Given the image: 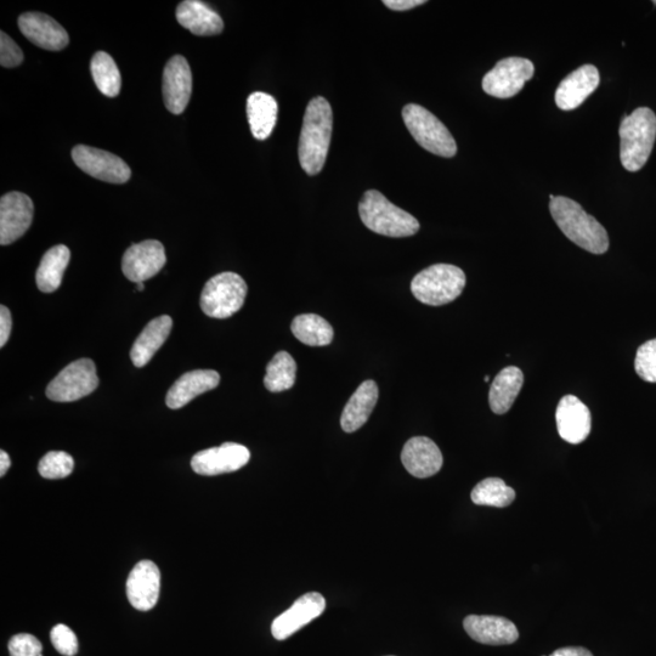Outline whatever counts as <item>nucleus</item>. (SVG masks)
<instances>
[{
    "label": "nucleus",
    "instance_id": "f704fd0d",
    "mask_svg": "<svg viewBox=\"0 0 656 656\" xmlns=\"http://www.w3.org/2000/svg\"><path fill=\"white\" fill-rule=\"evenodd\" d=\"M52 643L58 652L65 656H75L78 653V639L69 626L56 625L52 630Z\"/></svg>",
    "mask_w": 656,
    "mask_h": 656
},
{
    "label": "nucleus",
    "instance_id": "0eeeda50",
    "mask_svg": "<svg viewBox=\"0 0 656 656\" xmlns=\"http://www.w3.org/2000/svg\"><path fill=\"white\" fill-rule=\"evenodd\" d=\"M248 287L235 273L218 274L207 282L201 294V309L209 318L228 319L245 304Z\"/></svg>",
    "mask_w": 656,
    "mask_h": 656
},
{
    "label": "nucleus",
    "instance_id": "f257e3e1",
    "mask_svg": "<svg viewBox=\"0 0 656 656\" xmlns=\"http://www.w3.org/2000/svg\"><path fill=\"white\" fill-rule=\"evenodd\" d=\"M333 129V112L330 103L322 96L308 104L303 118L298 155L303 171L316 175L325 166Z\"/></svg>",
    "mask_w": 656,
    "mask_h": 656
},
{
    "label": "nucleus",
    "instance_id": "2eb2a0df",
    "mask_svg": "<svg viewBox=\"0 0 656 656\" xmlns=\"http://www.w3.org/2000/svg\"><path fill=\"white\" fill-rule=\"evenodd\" d=\"M192 93V73L188 60L175 55L163 71V99L167 110L180 115L188 106Z\"/></svg>",
    "mask_w": 656,
    "mask_h": 656
},
{
    "label": "nucleus",
    "instance_id": "e433bc0d",
    "mask_svg": "<svg viewBox=\"0 0 656 656\" xmlns=\"http://www.w3.org/2000/svg\"><path fill=\"white\" fill-rule=\"evenodd\" d=\"M0 35V65L7 69L20 66L24 61V53L19 45L7 33L2 32Z\"/></svg>",
    "mask_w": 656,
    "mask_h": 656
},
{
    "label": "nucleus",
    "instance_id": "f3484780",
    "mask_svg": "<svg viewBox=\"0 0 656 656\" xmlns=\"http://www.w3.org/2000/svg\"><path fill=\"white\" fill-rule=\"evenodd\" d=\"M22 35L37 47L60 52L69 45V33L58 21L42 13H26L19 18Z\"/></svg>",
    "mask_w": 656,
    "mask_h": 656
},
{
    "label": "nucleus",
    "instance_id": "f03ea898",
    "mask_svg": "<svg viewBox=\"0 0 656 656\" xmlns=\"http://www.w3.org/2000/svg\"><path fill=\"white\" fill-rule=\"evenodd\" d=\"M550 197L551 216L571 242L593 254H603L609 250L607 230L596 218L587 214L580 203L564 196Z\"/></svg>",
    "mask_w": 656,
    "mask_h": 656
},
{
    "label": "nucleus",
    "instance_id": "a19ab883",
    "mask_svg": "<svg viewBox=\"0 0 656 656\" xmlns=\"http://www.w3.org/2000/svg\"><path fill=\"white\" fill-rule=\"evenodd\" d=\"M11 466L10 457L4 450L0 451V477H4Z\"/></svg>",
    "mask_w": 656,
    "mask_h": 656
},
{
    "label": "nucleus",
    "instance_id": "4be33fe9",
    "mask_svg": "<svg viewBox=\"0 0 656 656\" xmlns=\"http://www.w3.org/2000/svg\"><path fill=\"white\" fill-rule=\"evenodd\" d=\"M219 383L220 376L217 371L195 370L186 372L168 390L167 406L173 410L182 409L199 395L216 389Z\"/></svg>",
    "mask_w": 656,
    "mask_h": 656
},
{
    "label": "nucleus",
    "instance_id": "2f4dec72",
    "mask_svg": "<svg viewBox=\"0 0 656 656\" xmlns=\"http://www.w3.org/2000/svg\"><path fill=\"white\" fill-rule=\"evenodd\" d=\"M471 499L478 506L505 508L516 500V491L500 478H486L475 485Z\"/></svg>",
    "mask_w": 656,
    "mask_h": 656
},
{
    "label": "nucleus",
    "instance_id": "f8f14e48",
    "mask_svg": "<svg viewBox=\"0 0 656 656\" xmlns=\"http://www.w3.org/2000/svg\"><path fill=\"white\" fill-rule=\"evenodd\" d=\"M166 262L162 243L147 240L128 248L122 259V271L129 281L139 284L160 273Z\"/></svg>",
    "mask_w": 656,
    "mask_h": 656
},
{
    "label": "nucleus",
    "instance_id": "58836bf2",
    "mask_svg": "<svg viewBox=\"0 0 656 656\" xmlns=\"http://www.w3.org/2000/svg\"><path fill=\"white\" fill-rule=\"evenodd\" d=\"M426 3V0H384L383 2L387 8L395 11L411 10Z\"/></svg>",
    "mask_w": 656,
    "mask_h": 656
},
{
    "label": "nucleus",
    "instance_id": "5701e85b",
    "mask_svg": "<svg viewBox=\"0 0 656 656\" xmlns=\"http://www.w3.org/2000/svg\"><path fill=\"white\" fill-rule=\"evenodd\" d=\"M177 20L195 36H217L224 30V21L216 10L199 0H185L178 5Z\"/></svg>",
    "mask_w": 656,
    "mask_h": 656
},
{
    "label": "nucleus",
    "instance_id": "37998d69",
    "mask_svg": "<svg viewBox=\"0 0 656 656\" xmlns=\"http://www.w3.org/2000/svg\"><path fill=\"white\" fill-rule=\"evenodd\" d=\"M484 381H485V382H489V381H490V377H489V376H486V377L484 378Z\"/></svg>",
    "mask_w": 656,
    "mask_h": 656
},
{
    "label": "nucleus",
    "instance_id": "c756f323",
    "mask_svg": "<svg viewBox=\"0 0 656 656\" xmlns=\"http://www.w3.org/2000/svg\"><path fill=\"white\" fill-rule=\"evenodd\" d=\"M296 378V361L287 352H279L267 366L264 386L271 393H281L291 389L296 383Z\"/></svg>",
    "mask_w": 656,
    "mask_h": 656
},
{
    "label": "nucleus",
    "instance_id": "423d86ee",
    "mask_svg": "<svg viewBox=\"0 0 656 656\" xmlns=\"http://www.w3.org/2000/svg\"><path fill=\"white\" fill-rule=\"evenodd\" d=\"M405 126L424 150L431 154L451 158L457 154V144L445 124L421 105L404 107Z\"/></svg>",
    "mask_w": 656,
    "mask_h": 656
},
{
    "label": "nucleus",
    "instance_id": "72a5a7b5",
    "mask_svg": "<svg viewBox=\"0 0 656 656\" xmlns=\"http://www.w3.org/2000/svg\"><path fill=\"white\" fill-rule=\"evenodd\" d=\"M635 369L643 381L656 383V338L638 348Z\"/></svg>",
    "mask_w": 656,
    "mask_h": 656
},
{
    "label": "nucleus",
    "instance_id": "79ce46f5",
    "mask_svg": "<svg viewBox=\"0 0 656 656\" xmlns=\"http://www.w3.org/2000/svg\"><path fill=\"white\" fill-rule=\"evenodd\" d=\"M137 285H138V287H137L138 291H140V292L144 291V288H145L144 282H139V284H137Z\"/></svg>",
    "mask_w": 656,
    "mask_h": 656
},
{
    "label": "nucleus",
    "instance_id": "bb28decb",
    "mask_svg": "<svg viewBox=\"0 0 656 656\" xmlns=\"http://www.w3.org/2000/svg\"><path fill=\"white\" fill-rule=\"evenodd\" d=\"M524 384L523 371L516 366L506 367L495 377L489 393V404L496 415L511 410Z\"/></svg>",
    "mask_w": 656,
    "mask_h": 656
},
{
    "label": "nucleus",
    "instance_id": "cd10ccee",
    "mask_svg": "<svg viewBox=\"0 0 656 656\" xmlns=\"http://www.w3.org/2000/svg\"><path fill=\"white\" fill-rule=\"evenodd\" d=\"M71 252L64 245L55 246L44 254L37 270L36 281L39 290L52 293L61 286L67 265L70 263Z\"/></svg>",
    "mask_w": 656,
    "mask_h": 656
},
{
    "label": "nucleus",
    "instance_id": "39448f33",
    "mask_svg": "<svg viewBox=\"0 0 656 656\" xmlns=\"http://www.w3.org/2000/svg\"><path fill=\"white\" fill-rule=\"evenodd\" d=\"M466 282V274L462 269L450 264H435L414 277L411 292L417 301L440 307L460 297Z\"/></svg>",
    "mask_w": 656,
    "mask_h": 656
},
{
    "label": "nucleus",
    "instance_id": "6e6552de",
    "mask_svg": "<svg viewBox=\"0 0 656 656\" xmlns=\"http://www.w3.org/2000/svg\"><path fill=\"white\" fill-rule=\"evenodd\" d=\"M99 386L93 360L79 359L66 366L49 383L47 397L56 403H71L92 394Z\"/></svg>",
    "mask_w": 656,
    "mask_h": 656
},
{
    "label": "nucleus",
    "instance_id": "473e14b6",
    "mask_svg": "<svg viewBox=\"0 0 656 656\" xmlns=\"http://www.w3.org/2000/svg\"><path fill=\"white\" fill-rule=\"evenodd\" d=\"M75 469L73 457L64 451H52L38 465V472L45 479H64Z\"/></svg>",
    "mask_w": 656,
    "mask_h": 656
},
{
    "label": "nucleus",
    "instance_id": "a211bd4d",
    "mask_svg": "<svg viewBox=\"0 0 656 656\" xmlns=\"http://www.w3.org/2000/svg\"><path fill=\"white\" fill-rule=\"evenodd\" d=\"M556 422L559 435L569 444H581L591 433V412L575 395H565L559 401Z\"/></svg>",
    "mask_w": 656,
    "mask_h": 656
},
{
    "label": "nucleus",
    "instance_id": "7ed1b4c3",
    "mask_svg": "<svg viewBox=\"0 0 656 656\" xmlns=\"http://www.w3.org/2000/svg\"><path fill=\"white\" fill-rule=\"evenodd\" d=\"M620 160L629 172L646 166L656 139V116L648 107H639L620 124Z\"/></svg>",
    "mask_w": 656,
    "mask_h": 656
},
{
    "label": "nucleus",
    "instance_id": "393cba45",
    "mask_svg": "<svg viewBox=\"0 0 656 656\" xmlns=\"http://www.w3.org/2000/svg\"><path fill=\"white\" fill-rule=\"evenodd\" d=\"M378 401L375 381H365L356 389L342 412L341 426L344 432L354 433L369 421Z\"/></svg>",
    "mask_w": 656,
    "mask_h": 656
},
{
    "label": "nucleus",
    "instance_id": "1a4fd4ad",
    "mask_svg": "<svg viewBox=\"0 0 656 656\" xmlns=\"http://www.w3.org/2000/svg\"><path fill=\"white\" fill-rule=\"evenodd\" d=\"M533 62L524 58H507L497 62L483 78V89L494 98L508 99L520 93L534 77Z\"/></svg>",
    "mask_w": 656,
    "mask_h": 656
},
{
    "label": "nucleus",
    "instance_id": "4468645a",
    "mask_svg": "<svg viewBox=\"0 0 656 656\" xmlns=\"http://www.w3.org/2000/svg\"><path fill=\"white\" fill-rule=\"evenodd\" d=\"M326 601L324 596L318 592H309L298 598L290 609L274 620L271 625V633L277 641H285L294 633L303 629L311 621L319 618L325 612Z\"/></svg>",
    "mask_w": 656,
    "mask_h": 656
},
{
    "label": "nucleus",
    "instance_id": "7c9ffc66",
    "mask_svg": "<svg viewBox=\"0 0 656 656\" xmlns=\"http://www.w3.org/2000/svg\"><path fill=\"white\" fill-rule=\"evenodd\" d=\"M90 71L96 87L109 98H115L121 92L122 78L115 60L105 52H98L93 56Z\"/></svg>",
    "mask_w": 656,
    "mask_h": 656
},
{
    "label": "nucleus",
    "instance_id": "dca6fc26",
    "mask_svg": "<svg viewBox=\"0 0 656 656\" xmlns=\"http://www.w3.org/2000/svg\"><path fill=\"white\" fill-rule=\"evenodd\" d=\"M160 591L161 571L157 565L151 561L135 565L127 580L129 603L140 612H149L155 608Z\"/></svg>",
    "mask_w": 656,
    "mask_h": 656
},
{
    "label": "nucleus",
    "instance_id": "ea45409f",
    "mask_svg": "<svg viewBox=\"0 0 656 656\" xmlns=\"http://www.w3.org/2000/svg\"><path fill=\"white\" fill-rule=\"evenodd\" d=\"M550 656H593L590 650L581 647H567L557 649Z\"/></svg>",
    "mask_w": 656,
    "mask_h": 656
},
{
    "label": "nucleus",
    "instance_id": "6ab92c4d",
    "mask_svg": "<svg viewBox=\"0 0 656 656\" xmlns=\"http://www.w3.org/2000/svg\"><path fill=\"white\" fill-rule=\"evenodd\" d=\"M473 641L488 646H507L517 642L519 632L512 621L494 615H469L463 621Z\"/></svg>",
    "mask_w": 656,
    "mask_h": 656
},
{
    "label": "nucleus",
    "instance_id": "a878e982",
    "mask_svg": "<svg viewBox=\"0 0 656 656\" xmlns=\"http://www.w3.org/2000/svg\"><path fill=\"white\" fill-rule=\"evenodd\" d=\"M279 116V105L274 96L256 92L248 96L247 118L253 137L257 140H267L276 126Z\"/></svg>",
    "mask_w": 656,
    "mask_h": 656
},
{
    "label": "nucleus",
    "instance_id": "9d476101",
    "mask_svg": "<svg viewBox=\"0 0 656 656\" xmlns=\"http://www.w3.org/2000/svg\"><path fill=\"white\" fill-rule=\"evenodd\" d=\"M72 158L84 173L106 183L124 184L132 177L128 164L111 152L77 145L72 150Z\"/></svg>",
    "mask_w": 656,
    "mask_h": 656
},
{
    "label": "nucleus",
    "instance_id": "20e7f679",
    "mask_svg": "<svg viewBox=\"0 0 656 656\" xmlns=\"http://www.w3.org/2000/svg\"><path fill=\"white\" fill-rule=\"evenodd\" d=\"M359 214L367 229L388 237H409L420 231V223L390 202L377 190L366 191L359 203Z\"/></svg>",
    "mask_w": 656,
    "mask_h": 656
},
{
    "label": "nucleus",
    "instance_id": "c03bdc74",
    "mask_svg": "<svg viewBox=\"0 0 656 656\" xmlns=\"http://www.w3.org/2000/svg\"><path fill=\"white\" fill-rule=\"evenodd\" d=\"M653 4H656V0H655V2H653Z\"/></svg>",
    "mask_w": 656,
    "mask_h": 656
},
{
    "label": "nucleus",
    "instance_id": "4c0bfd02",
    "mask_svg": "<svg viewBox=\"0 0 656 656\" xmlns=\"http://www.w3.org/2000/svg\"><path fill=\"white\" fill-rule=\"evenodd\" d=\"M11 328H13V320H11V314L7 307H0V347H4L7 344L10 337Z\"/></svg>",
    "mask_w": 656,
    "mask_h": 656
},
{
    "label": "nucleus",
    "instance_id": "c9c22d12",
    "mask_svg": "<svg viewBox=\"0 0 656 656\" xmlns=\"http://www.w3.org/2000/svg\"><path fill=\"white\" fill-rule=\"evenodd\" d=\"M10 656H43L42 643L35 636L20 633L10 639Z\"/></svg>",
    "mask_w": 656,
    "mask_h": 656
},
{
    "label": "nucleus",
    "instance_id": "ddd939ff",
    "mask_svg": "<svg viewBox=\"0 0 656 656\" xmlns=\"http://www.w3.org/2000/svg\"><path fill=\"white\" fill-rule=\"evenodd\" d=\"M251 460V452L241 444L225 443L212 448L197 452L192 457L191 467L200 475H219L233 473L245 467Z\"/></svg>",
    "mask_w": 656,
    "mask_h": 656
},
{
    "label": "nucleus",
    "instance_id": "c85d7f7f",
    "mask_svg": "<svg viewBox=\"0 0 656 656\" xmlns=\"http://www.w3.org/2000/svg\"><path fill=\"white\" fill-rule=\"evenodd\" d=\"M291 330L299 342L309 347H326L333 341L330 322L315 314H304L294 318Z\"/></svg>",
    "mask_w": 656,
    "mask_h": 656
},
{
    "label": "nucleus",
    "instance_id": "9b49d317",
    "mask_svg": "<svg viewBox=\"0 0 656 656\" xmlns=\"http://www.w3.org/2000/svg\"><path fill=\"white\" fill-rule=\"evenodd\" d=\"M35 214L33 202L22 192L14 191L0 200V243L8 246L30 229Z\"/></svg>",
    "mask_w": 656,
    "mask_h": 656
},
{
    "label": "nucleus",
    "instance_id": "aec40b11",
    "mask_svg": "<svg viewBox=\"0 0 656 656\" xmlns=\"http://www.w3.org/2000/svg\"><path fill=\"white\" fill-rule=\"evenodd\" d=\"M601 77L596 66L584 65L565 77L556 92V104L563 111H573L599 86Z\"/></svg>",
    "mask_w": 656,
    "mask_h": 656
},
{
    "label": "nucleus",
    "instance_id": "412c9836",
    "mask_svg": "<svg viewBox=\"0 0 656 656\" xmlns=\"http://www.w3.org/2000/svg\"><path fill=\"white\" fill-rule=\"evenodd\" d=\"M406 471L416 478H429L443 467L444 458L438 445L427 437L411 438L401 452Z\"/></svg>",
    "mask_w": 656,
    "mask_h": 656
},
{
    "label": "nucleus",
    "instance_id": "b1692460",
    "mask_svg": "<svg viewBox=\"0 0 656 656\" xmlns=\"http://www.w3.org/2000/svg\"><path fill=\"white\" fill-rule=\"evenodd\" d=\"M173 320L171 316L162 315L149 322L130 350V359L134 366L144 367L150 363L164 342L171 335Z\"/></svg>",
    "mask_w": 656,
    "mask_h": 656
}]
</instances>
